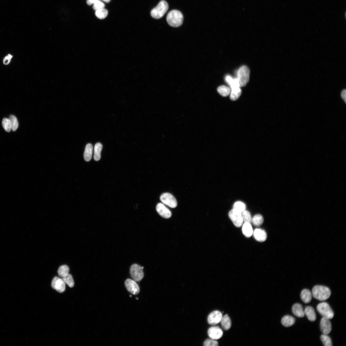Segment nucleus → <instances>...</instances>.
Wrapping results in <instances>:
<instances>
[{
	"instance_id": "c85d7f7f",
	"label": "nucleus",
	"mask_w": 346,
	"mask_h": 346,
	"mask_svg": "<svg viewBox=\"0 0 346 346\" xmlns=\"http://www.w3.org/2000/svg\"><path fill=\"white\" fill-rule=\"evenodd\" d=\"M69 268L67 265H63L60 266L58 270V273L59 276L63 277L69 273Z\"/></svg>"
},
{
	"instance_id": "ea45409f",
	"label": "nucleus",
	"mask_w": 346,
	"mask_h": 346,
	"mask_svg": "<svg viewBox=\"0 0 346 346\" xmlns=\"http://www.w3.org/2000/svg\"><path fill=\"white\" fill-rule=\"evenodd\" d=\"M98 0H87V4L89 5H91L94 4Z\"/></svg>"
},
{
	"instance_id": "ddd939ff",
	"label": "nucleus",
	"mask_w": 346,
	"mask_h": 346,
	"mask_svg": "<svg viewBox=\"0 0 346 346\" xmlns=\"http://www.w3.org/2000/svg\"><path fill=\"white\" fill-rule=\"evenodd\" d=\"M156 210L158 213L164 218H169L172 216L171 211L163 203H158L156 207Z\"/></svg>"
},
{
	"instance_id": "72a5a7b5",
	"label": "nucleus",
	"mask_w": 346,
	"mask_h": 346,
	"mask_svg": "<svg viewBox=\"0 0 346 346\" xmlns=\"http://www.w3.org/2000/svg\"><path fill=\"white\" fill-rule=\"evenodd\" d=\"M2 124L4 130L8 132H10L12 130V124L9 119L5 118L3 119Z\"/></svg>"
},
{
	"instance_id": "f257e3e1",
	"label": "nucleus",
	"mask_w": 346,
	"mask_h": 346,
	"mask_svg": "<svg viewBox=\"0 0 346 346\" xmlns=\"http://www.w3.org/2000/svg\"><path fill=\"white\" fill-rule=\"evenodd\" d=\"M312 294L315 298L319 301H323L329 298L331 296V292L327 287L317 285L313 288Z\"/></svg>"
},
{
	"instance_id": "cd10ccee",
	"label": "nucleus",
	"mask_w": 346,
	"mask_h": 346,
	"mask_svg": "<svg viewBox=\"0 0 346 346\" xmlns=\"http://www.w3.org/2000/svg\"><path fill=\"white\" fill-rule=\"evenodd\" d=\"M217 91L221 96L227 97L230 94L231 89L226 86L222 85L218 88Z\"/></svg>"
},
{
	"instance_id": "a19ab883",
	"label": "nucleus",
	"mask_w": 346,
	"mask_h": 346,
	"mask_svg": "<svg viewBox=\"0 0 346 346\" xmlns=\"http://www.w3.org/2000/svg\"><path fill=\"white\" fill-rule=\"evenodd\" d=\"M102 1L107 3H109L110 2L111 0H102Z\"/></svg>"
},
{
	"instance_id": "4c0bfd02",
	"label": "nucleus",
	"mask_w": 346,
	"mask_h": 346,
	"mask_svg": "<svg viewBox=\"0 0 346 346\" xmlns=\"http://www.w3.org/2000/svg\"><path fill=\"white\" fill-rule=\"evenodd\" d=\"M12 56L9 54L6 56L3 60V63L5 65H8L10 63Z\"/></svg>"
},
{
	"instance_id": "4be33fe9",
	"label": "nucleus",
	"mask_w": 346,
	"mask_h": 346,
	"mask_svg": "<svg viewBox=\"0 0 346 346\" xmlns=\"http://www.w3.org/2000/svg\"><path fill=\"white\" fill-rule=\"evenodd\" d=\"M243 233L246 237L249 238L253 234V230L250 223H245L242 227Z\"/></svg>"
},
{
	"instance_id": "1a4fd4ad",
	"label": "nucleus",
	"mask_w": 346,
	"mask_h": 346,
	"mask_svg": "<svg viewBox=\"0 0 346 346\" xmlns=\"http://www.w3.org/2000/svg\"><path fill=\"white\" fill-rule=\"evenodd\" d=\"M52 288L60 293H62L66 290V283L63 279L57 277H54L52 282Z\"/></svg>"
},
{
	"instance_id": "aec40b11",
	"label": "nucleus",
	"mask_w": 346,
	"mask_h": 346,
	"mask_svg": "<svg viewBox=\"0 0 346 346\" xmlns=\"http://www.w3.org/2000/svg\"><path fill=\"white\" fill-rule=\"evenodd\" d=\"M93 147L91 144H88L85 148L84 157L85 161L89 162L92 158Z\"/></svg>"
},
{
	"instance_id": "6e6552de",
	"label": "nucleus",
	"mask_w": 346,
	"mask_h": 346,
	"mask_svg": "<svg viewBox=\"0 0 346 346\" xmlns=\"http://www.w3.org/2000/svg\"><path fill=\"white\" fill-rule=\"evenodd\" d=\"M228 216L235 226L238 228L242 225L243 221L241 213L233 209L229 212Z\"/></svg>"
},
{
	"instance_id": "f704fd0d",
	"label": "nucleus",
	"mask_w": 346,
	"mask_h": 346,
	"mask_svg": "<svg viewBox=\"0 0 346 346\" xmlns=\"http://www.w3.org/2000/svg\"><path fill=\"white\" fill-rule=\"evenodd\" d=\"M242 216L243 222L245 223H248L251 224L252 223V217L250 213L246 210L242 213Z\"/></svg>"
},
{
	"instance_id": "20e7f679",
	"label": "nucleus",
	"mask_w": 346,
	"mask_h": 346,
	"mask_svg": "<svg viewBox=\"0 0 346 346\" xmlns=\"http://www.w3.org/2000/svg\"><path fill=\"white\" fill-rule=\"evenodd\" d=\"M169 8L168 3L164 1H161L157 6L151 11V15L153 18L158 19L162 18Z\"/></svg>"
},
{
	"instance_id": "f8f14e48",
	"label": "nucleus",
	"mask_w": 346,
	"mask_h": 346,
	"mask_svg": "<svg viewBox=\"0 0 346 346\" xmlns=\"http://www.w3.org/2000/svg\"><path fill=\"white\" fill-rule=\"evenodd\" d=\"M208 334L211 339L217 340L222 338L223 333L222 329L218 327H213L209 329Z\"/></svg>"
},
{
	"instance_id": "9b49d317",
	"label": "nucleus",
	"mask_w": 346,
	"mask_h": 346,
	"mask_svg": "<svg viewBox=\"0 0 346 346\" xmlns=\"http://www.w3.org/2000/svg\"><path fill=\"white\" fill-rule=\"evenodd\" d=\"M223 317L222 313L219 311H215L211 313L209 315L208 322L211 325H215L221 322Z\"/></svg>"
},
{
	"instance_id": "f3484780",
	"label": "nucleus",
	"mask_w": 346,
	"mask_h": 346,
	"mask_svg": "<svg viewBox=\"0 0 346 346\" xmlns=\"http://www.w3.org/2000/svg\"><path fill=\"white\" fill-rule=\"evenodd\" d=\"M304 312L305 315L310 321L312 322L315 321L316 317L313 308L310 306H307L306 307Z\"/></svg>"
},
{
	"instance_id": "a211bd4d",
	"label": "nucleus",
	"mask_w": 346,
	"mask_h": 346,
	"mask_svg": "<svg viewBox=\"0 0 346 346\" xmlns=\"http://www.w3.org/2000/svg\"><path fill=\"white\" fill-rule=\"evenodd\" d=\"M300 297L304 303H307L311 301L312 294L309 290L305 289L301 291Z\"/></svg>"
},
{
	"instance_id": "f03ea898",
	"label": "nucleus",
	"mask_w": 346,
	"mask_h": 346,
	"mask_svg": "<svg viewBox=\"0 0 346 346\" xmlns=\"http://www.w3.org/2000/svg\"><path fill=\"white\" fill-rule=\"evenodd\" d=\"M166 19L171 26L177 28L180 27L183 24V16L180 11L173 10L169 13Z\"/></svg>"
},
{
	"instance_id": "6ab92c4d",
	"label": "nucleus",
	"mask_w": 346,
	"mask_h": 346,
	"mask_svg": "<svg viewBox=\"0 0 346 346\" xmlns=\"http://www.w3.org/2000/svg\"><path fill=\"white\" fill-rule=\"evenodd\" d=\"M281 322L283 326L288 327L292 326L295 323V319L291 316L286 315L282 318Z\"/></svg>"
},
{
	"instance_id": "c9c22d12",
	"label": "nucleus",
	"mask_w": 346,
	"mask_h": 346,
	"mask_svg": "<svg viewBox=\"0 0 346 346\" xmlns=\"http://www.w3.org/2000/svg\"><path fill=\"white\" fill-rule=\"evenodd\" d=\"M203 345L205 346H217L218 345V343L215 340L208 339L204 342Z\"/></svg>"
},
{
	"instance_id": "dca6fc26",
	"label": "nucleus",
	"mask_w": 346,
	"mask_h": 346,
	"mask_svg": "<svg viewBox=\"0 0 346 346\" xmlns=\"http://www.w3.org/2000/svg\"><path fill=\"white\" fill-rule=\"evenodd\" d=\"M292 310L293 313L299 318L303 317L305 315L303 307L299 303L294 304L292 307Z\"/></svg>"
},
{
	"instance_id": "7ed1b4c3",
	"label": "nucleus",
	"mask_w": 346,
	"mask_h": 346,
	"mask_svg": "<svg viewBox=\"0 0 346 346\" xmlns=\"http://www.w3.org/2000/svg\"><path fill=\"white\" fill-rule=\"evenodd\" d=\"M250 74V70L247 66H243L239 69L237 79L240 88L247 85L249 80Z\"/></svg>"
},
{
	"instance_id": "b1692460",
	"label": "nucleus",
	"mask_w": 346,
	"mask_h": 346,
	"mask_svg": "<svg viewBox=\"0 0 346 346\" xmlns=\"http://www.w3.org/2000/svg\"><path fill=\"white\" fill-rule=\"evenodd\" d=\"M102 147V144L100 143H98L95 145L94 158L96 161H98L101 158V153Z\"/></svg>"
},
{
	"instance_id": "a878e982",
	"label": "nucleus",
	"mask_w": 346,
	"mask_h": 346,
	"mask_svg": "<svg viewBox=\"0 0 346 346\" xmlns=\"http://www.w3.org/2000/svg\"><path fill=\"white\" fill-rule=\"evenodd\" d=\"M246 207L244 203L238 201L236 202L234 204L233 209L242 213L246 210Z\"/></svg>"
},
{
	"instance_id": "4468645a",
	"label": "nucleus",
	"mask_w": 346,
	"mask_h": 346,
	"mask_svg": "<svg viewBox=\"0 0 346 346\" xmlns=\"http://www.w3.org/2000/svg\"><path fill=\"white\" fill-rule=\"evenodd\" d=\"M320 328L323 334L328 335L331 331L332 326L329 319L323 317L320 321Z\"/></svg>"
},
{
	"instance_id": "5701e85b",
	"label": "nucleus",
	"mask_w": 346,
	"mask_h": 346,
	"mask_svg": "<svg viewBox=\"0 0 346 346\" xmlns=\"http://www.w3.org/2000/svg\"><path fill=\"white\" fill-rule=\"evenodd\" d=\"M221 322L222 327L225 330H228L231 327V320L227 315L223 317Z\"/></svg>"
},
{
	"instance_id": "bb28decb",
	"label": "nucleus",
	"mask_w": 346,
	"mask_h": 346,
	"mask_svg": "<svg viewBox=\"0 0 346 346\" xmlns=\"http://www.w3.org/2000/svg\"><path fill=\"white\" fill-rule=\"evenodd\" d=\"M225 80L230 86V88L236 87H239L237 78H233L230 76L228 75L226 77Z\"/></svg>"
},
{
	"instance_id": "423d86ee",
	"label": "nucleus",
	"mask_w": 346,
	"mask_h": 346,
	"mask_svg": "<svg viewBox=\"0 0 346 346\" xmlns=\"http://www.w3.org/2000/svg\"><path fill=\"white\" fill-rule=\"evenodd\" d=\"M143 267L134 264L131 267L130 273L131 276L133 280L138 282L142 280L144 277L143 272Z\"/></svg>"
},
{
	"instance_id": "39448f33",
	"label": "nucleus",
	"mask_w": 346,
	"mask_h": 346,
	"mask_svg": "<svg viewBox=\"0 0 346 346\" xmlns=\"http://www.w3.org/2000/svg\"><path fill=\"white\" fill-rule=\"evenodd\" d=\"M317 309L323 317L330 319L334 316V312L327 303L323 302L318 304L317 306Z\"/></svg>"
},
{
	"instance_id": "412c9836",
	"label": "nucleus",
	"mask_w": 346,
	"mask_h": 346,
	"mask_svg": "<svg viewBox=\"0 0 346 346\" xmlns=\"http://www.w3.org/2000/svg\"><path fill=\"white\" fill-rule=\"evenodd\" d=\"M242 93L241 89L239 87H236L231 88L230 98L232 100H237Z\"/></svg>"
},
{
	"instance_id": "473e14b6",
	"label": "nucleus",
	"mask_w": 346,
	"mask_h": 346,
	"mask_svg": "<svg viewBox=\"0 0 346 346\" xmlns=\"http://www.w3.org/2000/svg\"><path fill=\"white\" fill-rule=\"evenodd\" d=\"M320 339L325 346H332V343L330 337L328 335L323 334L320 336Z\"/></svg>"
},
{
	"instance_id": "c756f323",
	"label": "nucleus",
	"mask_w": 346,
	"mask_h": 346,
	"mask_svg": "<svg viewBox=\"0 0 346 346\" xmlns=\"http://www.w3.org/2000/svg\"><path fill=\"white\" fill-rule=\"evenodd\" d=\"M108 14V11L104 8L96 10L95 13L96 17L100 19L106 18Z\"/></svg>"
},
{
	"instance_id": "2f4dec72",
	"label": "nucleus",
	"mask_w": 346,
	"mask_h": 346,
	"mask_svg": "<svg viewBox=\"0 0 346 346\" xmlns=\"http://www.w3.org/2000/svg\"><path fill=\"white\" fill-rule=\"evenodd\" d=\"M12 124V130L16 131L18 127V122L16 117L14 115H11L9 118Z\"/></svg>"
},
{
	"instance_id": "0eeeda50",
	"label": "nucleus",
	"mask_w": 346,
	"mask_h": 346,
	"mask_svg": "<svg viewBox=\"0 0 346 346\" xmlns=\"http://www.w3.org/2000/svg\"><path fill=\"white\" fill-rule=\"evenodd\" d=\"M161 202L164 204L172 208L176 207L177 203L176 199L172 194L168 193H165L162 194L160 198Z\"/></svg>"
},
{
	"instance_id": "58836bf2",
	"label": "nucleus",
	"mask_w": 346,
	"mask_h": 346,
	"mask_svg": "<svg viewBox=\"0 0 346 346\" xmlns=\"http://www.w3.org/2000/svg\"><path fill=\"white\" fill-rule=\"evenodd\" d=\"M341 96L342 98L346 102V90H344L341 93Z\"/></svg>"
},
{
	"instance_id": "7c9ffc66",
	"label": "nucleus",
	"mask_w": 346,
	"mask_h": 346,
	"mask_svg": "<svg viewBox=\"0 0 346 346\" xmlns=\"http://www.w3.org/2000/svg\"><path fill=\"white\" fill-rule=\"evenodd\" d=\"M63 279L70 288H73L74 286V281L72 276L68 273L63 277Z\"/></svg>"
},
{
	"instance_id": "e433bc0d",
	"label": "nucleus",
	"mask_w": 346,
	"mask_h": 346,
	"mask_svg": "<svg viewBox=\"0 0 346 346\" xmlns=\"http://www.w3.org/2000/svg\"><path fill=\"white\" fill-rule=\"evenodd\" d=\"M105 4L99 0L95 3L93 6V8L95 10H97L101 9L104 8Z\"/></svg>"
},
{
	"instance_id": "393cba45",
	"label": "nucleus",
	"mask_w": 346,
	"mask_h": 346,
	"mask_svg": "<svg viewBox=\"0 0 346 346\" xmlns=\"http://www.w3.org/2000/svg\"><path fill=\"white\" fill-rule=\"evenodd\" d=\"M264 221L263 216L259 214L255 215L253 218L252 223L256 227H259L262 225Z\"/></svg>"
},
{
	"instance_id": "2eb2a0df",
	"label": "nucleus",
	"mask_w": 346,
	"mask_h": 346,
	"mask_svg": "<svg viewBox=\"0 0 346 346\" xmlns=\"http://www.w3.org/2000/svg\"><path fill=\"white\" fill-rule=\"evenodd\" d=\"M253 233L254 238L258 241H265L267 238V234L265 231L260 228L255 229Z\"/></svg>"
},
{
	"instance_id": "9d476101",
	"label": "nucleus",
	"mask_w": 346,
	"mask_h": 346,
	"mask_svg": "<svg viewBox=\"0 0 346 346\" xmlns=\"http://www.w3.org/2000/svg\"><path fill=\"white\" fill-rule=\"evenodd\" d=\"M125 284L127 290L131 293L136 295L139 293V287L135 280L128 279L126 280Z\"/></svg>"
}]
</instances>
